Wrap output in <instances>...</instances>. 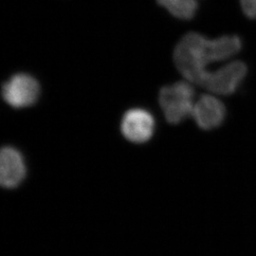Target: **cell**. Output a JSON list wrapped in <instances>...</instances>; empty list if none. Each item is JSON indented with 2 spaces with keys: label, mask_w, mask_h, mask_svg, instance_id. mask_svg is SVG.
Here are the masks:
<instances>
[{
  "label": "cell",
  "mask_w": 256,
  "mask_h": 256,
  "mask_svg": "<svg viewBox=\"0 0 256 256\" xmlns=\"http://www.w3.org/2000/svg\"><path fill=\"white\" fill-rule=\"evenodd\" d=\"M241 48L242 41L236 36L209 39L189 32L174 48V64L188 82L212 94L229 96L241 82V68L232 61Z\"/></svg>",
  "instance_id": "cell-1"
},
{
  "label": "cell",
  "mask_w": 256,
  "mask_h": 256,
  "mask_svg": "<svg viewBox=\"0 0 256 256\" xmlns=\"http://www.w3.org/2000/svg\"><path fill=\"white\" fill-rule=\"evenodd\" d=\"M196 101L194 84L187 80L165 86L158 95L165 120L171 124H178L192 116Z\"/></svg>",
  "instance_id": "cell-2"
},
{
  "label": "cell",
  "mask_w": 256,
  "mask_h": 256,
  "mask_svg": "<svg viewBox=\"0 0 256 256\" xmlns=\"http://www.w3.org/2000/svg\"><path fill=\"white\" fill-rule=\"evenodd\" d=\"M39 94V82L30 74H14L2 86L4 101L14 108H25L34 104Z\"/></svg>",
  "instance_id": "cell-3"
},
{
  "label": "cell",
  "mask_w": 256,
  "mask_h": 256,
  "mask_svg": "<svg viewBox=\"0 0 256 256\" xmlns=\"http://www.w3.org/2000/svg\"><path fill=\"white\" fill-rule=\"evenodd\" d=\"M156 122L153 115L144 108H132L124 113L120 131L128 142L144 144L154 135Z\"/></svg>",
  "instance_id": "cell-4"
},
{
  "label": "cell",
  "mask_w": 256,
  "mask_h": 256,
  "mask_svg": "<svg viewBox=\"0 0 256 256\" xmlns=\"http://www.w3.org/2000/svg\"><path fill=\"white\" fill-rule=\"evenodd\" d=\"M227 110L218 95L203 94L196 99L192 112L196 124L202 130H212L220 128L225 122Z\"/></svg>",
  "instance_id": "cell-5"
},
{
  "label": "cell",
  "mask_w": 256,
  "mask_h": 256,
  "mask_svg": "<svg viewBox=\"0 0 256 256\" xmlns=\"http://www.w3.org/2000/svg\"><path fill=\"white\" fill-rule=\"evenodd\" d=\"M27 174L22 153L14 146H5L0 153V183L6 189L18 187Z\"/></svg>",
  "instance_id": "cell-6"
},
{
  "label": "cell",
  "mask_w": 256,
  "mask_h": 256,
  "mask_svg": "<svg viewBox=\"0 0 256 256\" xmlns=\"http://www.w3.org/2000/svg\"><path fill=\"white\" fill-rule=\"evenodd\" d=\"M174 18L188 20L194 16L198 7V0H156Z\"/></svg>",
  "instance_id": "cell-7"
},
{
  "label": "cell",
  "mask_w": 256,
  "mask_h": 256,
  "mask_svg": "<svg viewBox=\"0 0 256 256\" xmlns=\"http://www.w3.org/2000/svg\"><path fill=\"white\" fill-rule=\"evenodd\" d=\"M241 8L248 18L256 19V0H240Z\"/></svg>",
  "instance_id": "cell-8"
}]
</instances>
